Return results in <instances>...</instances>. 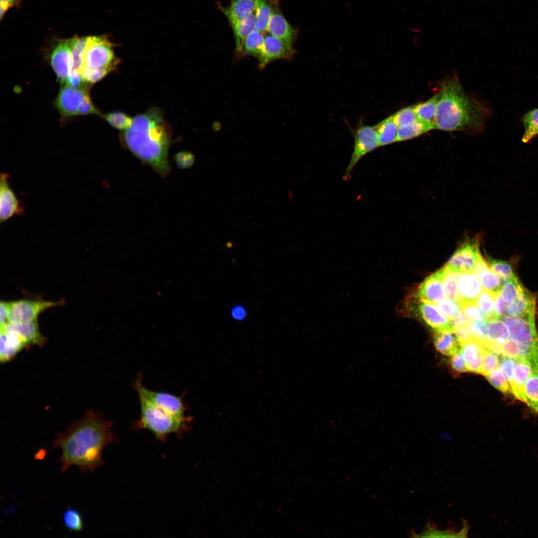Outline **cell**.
<instances>
[{
    "label": "cell",
    "mask_w": 538,
    "mask_h": 538,
    "mask_svg": "<svg viewBox=\"0 0 538 538\" xmlns=\"http://www.w3.org/2000/svg\"><path fill=\"white\" fill-rule=\"evenodd\" d=\"M489 382L504 394L513 395L512 390L506 376L499 367L486 376Z\"/></svg>",
    "instance_id": "b9f144b4"
},
{
    "label": "cell",
    "mask_w": 538,
    "mask_h": 538,
    "mask_svg": "<svg viewBox=\"0 0 538 538\" xmlns=\"http://www.w3.org/2000/svg\"><path fill=\"white\" fill-rule=\"evenodd\" d=\"M524 288L515 275L504 280L501 285L500 294L504 301L509 304L519 297Z\"/></svg>",
    "instance_id": "d590c367"
},
{
    "label": "cell",
    "mask_w": 538,
    "mask_h": 538,
    "mask_svg": "<svg viewBox=\"0 0 538 538\" xmlns=\"http://www.w3.org/2000/svg\"><path fill=\"white\" fill-rule=\"evenodd\" d=\"M354 147L352 153L343 176L344 180L350 179L352 172L361 158L380 147L375 126L361 124L353 132Z\"/></svg>",
    "instance_id": "52a82bcc"
},
{
    "label": "cell",
    "mask_w": 538,
    "mask_h": 538,
    "mask_svg": "<svg viewBox=\"0 0 538 538\" xmlns=\"http://www.w3.org/2000/svg\"><path fill=\"white\" fill-rule=\"evenodd\" d=\"M416 309L423 321L435 331L454 332L452 320L441 313L434 304L420 300Z\"/></svg>",
    "instance_id": "9a60e30c"
},
{
    "label": "cell",
    "mask_w": 538,
    "mask_h": 538,
    "mask_svg": "<svg viewBox=\"0 0 538 538\" xmlns=\"http://www.w3.org/2000/svg\"><path fill=\"white\" fill-rule=\"evenodd\" d=\"M295 53L292 45L269 33L265 36L262 52L258 58L260 69L279 59H291Z\"/></svg>",
    "instance_id": "7c38bea8"
},
{
    "label": "cell",
    "mask_w": 538,
    "mask_h": 538,
    "mask_svg": "<svg viewBox=\"0 0 538 538\" xmlns=\"http://www.w3.org/2000/svg\"><path fill=\"white\" fill-rule=\"evenodd\" d=\"M460 345L475 338L470 325H465L454 331Z\"/></svg>",
    "instance_id": "9f6ffc18"
},
{
    "label": "cell",
    "mask_w": 538,
    "mask_h": 538,
    "mask_svg": "<svg viewBox=\"0 0 538 538\" xmlns=\"http://www.w3.org/2000/svg\"><path fill=\"white\" fill-rule=\"evenodd\" d=\"M112 425L100 412L90 409L65 431L58 432L53 446L61 451L57 461L61 471L64 473L75 466L84 474L102 465L105 447L118 440Z\"/></svg>",
    "instance_id": "6da1fadb"
},
{
    "label": "cell",
    "mask_w": 538,
    "mask_h": 538,
    "mask_svg": "<svg viewBox=\"0 0 538 538\" xmlns=\"http://www.w3.org/2000/svg\"><path fill=\"white\" fill-rule=\"evenodd\" d=\"M380 147L397 141L398 126L393 115L386 118L375 125Z\"/></svg>",
    "instance_id": "4dcf8cb0"
},
{
    "label": "cell",
    "mask_w": 538,
    "mask_h": 538,
    "mask_svg": "<svg viewBox=\"0 0 538 538\" xmlns=\"http://www.w3.org/2000/svg\"><path fill=\"white\" fill-rule=\"evenodd\" d=\"M21 0H0V16L1 19L9 8L18 5Z\"/></svg>",
    "instance_id": "6125c7cd"
},
{
    "label": "cell",
    "mask_w": 538,
    "mask_h": 538,
    "mask_svg": "<svg viewBox=\"0 0 538 538\" xmlns=\"http://www.w3.org/2000/svg\"><path fill=\"white\" fill-rule=\"evenodd\" d=\"M8 322V308L7 301H1L0 303V327Z\"/></svg>",
    "instance_id": "be15d7a7"
},
{
    "label": "cell",
    "mask_w": 538,
    "mask_h": 538,
    "mask_svg": "<svg viewBox=\"0 0 538 538\" xmlns=\"http://www.w3.org/2000/svg\"><path fill=\"white\" fill-rule=\"evenodd\" d=\"M230 4L224 7L219 4L221 11L228 21L242 18L256 11L258 0H230Z\"/></svg>",
    "instance_id": "4316f807"
},
{
    "label": "cell",
    "mask_w": 538,
    "mask_h": 538,
    "mask_svg": "<svg viewBox=\"0 0 538 538\" xmlns=\"http://www.w3.org/2000/svg\"><path fill=\"white\" fill-rule=\"evenodd\" d=\"M175 159L178 166L184 168L191 166L194 162V158L190 152H181L176 155Z\"/></svg>",
    "instance_id": "91938a15"
},
{
    "label": "cell",
    "mask_w": 538,
    "mask_h": 538,
    "mask_svg": "<svg viewBox=\"0 0 538 538\" xmlns=\"http://www.w3.org/2000/svg\"><path fill=\"white\" fill-rule=\"evenodd\" d=\"M449 363L451 369L455 373L458 374L468 371L460 348L450 355Z\"/></svg>",
    "instance_id": "db71d44e"
},
{
    "label": "cell",
    "mask_w": 538,
    "mask_h": 538,
    "mask_svg": "<svg viewBox=\"0 0 538 538\" xmlns=\"http://www.w3.org/2000/svg\"><path fill=\"white\" fill-rule=\"evenodd\" d=\"M267 32L292 46L298 34L297 29L290 25L284 17L279 4L276 6L271 15Z\"/></svg>",
    "instance_id": "2e32d148"
},
{
    "label": "cell",
    "mask_w": 538,
    "mask_h": 538,
    "mask_svg": "<svg viewBox=\"0 0 538 538\" xmlns=\"http://www.w3.org/2000/svg\"><path fill=\"white\" fill-rule=\"evenodd\" d=\"M469 529V526L466 527L462 530L455 531L454 530L441 531L436 529L433 525L428 523L424 530L417 536V537H466Z\"/></svg>",
    "instance_id": "f35d334b"
},
{
    "label": "cell",
    "mask_w": 538,
    "mask_h": 538,
    "mask_svg": "<svg viewBox=\"0 0 538 538\" xmlns=\"http://www.w3.org/2000/svg\"><path fill=\"white\" fill-rule=\"evenodd\" d=\"M232 314L235 319H243L245 315V311L241 307H236L232 310Z\"/></svg>",
    "instance_id": "e7e4bbea"
},
{
    "label": "cell",
    "mask_w": 538,
    "mask_h": 538,
    "mask_svg": "<svg viewBox=\"0 0 538 538\" xmlns=\"http://www.w3.org/2000/svg\"><path fill=\"white\" fill-rule=\"evenodd\" d=\"M434 304L451 320L456 317L462 310L459 303L449 298L443 299Z\"/></svg>",
    "instance_id": "c3c4849f"
},
{
    "label": "cell",
    "mask_w": 538,
    "mask_h": 538,
    "mask_svg": "<svg viewBox=\"0 0 538 538\" xmlns=\"http://www.w3.org/2000/svg\"><path fill=\"white\" fill-rule=\"evenodd\" d=\"M137 395L140 416L134 423L135 429H147L161 442L165 441L171 434L180 436L188 430L191 417L181 418L174 416L155 405L143 396Z\"/></svg>",
    "instance_id": "277c9868"
},
{
    "label": "cell",
    "mask_w": 538,
    "mask_h": 538,
    "mask_svg": "<svg viewBox=\"0 0 538 538\" xmlns=\"http://www.w3.org/2000/svg\"><path fill=\"white\" fill-rule=\"evenodd\" d=\"M497 294L483 289L476 300L477 306L488 319L493 318L494 304Z\"/></svg>",
    "instance_id": "60d3db41"
},
{
    "label": "cell",
    "mask_w": 538,
    "mask_h": 538,
    "mask_svg": "<svg viewBox=\"0 0 538 538\" xmlns=\"http://www.w3.org/2000/svg\"><path fill=\"white\" fill-rule=\"evenodd\" d=\"M478 239H467L457 248L445 265L458 272L474 271L482 257Z\"/></svg>",
    "instance_id": "30bf717a"
},
{
    "label": "cell",
    "mask_w": 538,
    "mask_h": 538,
    "mask_svg": "<svg viewBox=\"0 0 538 538\" xmlns=\"http://www.w3.org/2000/svg\"><path fill=\"white\" fill-rule=\"evenodd\" d=\"M462 310L472 321L487 320V317L481 311L476 301L460 304Z\"/></svg>",
    "instance_id": "f907efd6"
},
{
    "label": "cell",
    "mask_w": 538,
    "mask_h": 538,
    "mask_svg": "<svg viewBox=\"0 0 538 538\" xmlns=\"http://www.w3.org/2000/svg\"><path fill=\"white\" fill-rule=\"evenodd\" d=\"M470 327L475 338L481 341L484 345L488 338L487 320L472 321L470 324Z\"/></svg>",
    "instance_id": "f5cc1de1"
},
{
    "label": "cell",
    "mask_w": 538,
    "mask_h": 538,
    "mask_svg": "<svg viewBox=\"0 0 538 538\" xmlns=\"http://www.w3.org/2000/svg\"><path fill=\"white\" fill-rule=\"evenodd\" d=\"M536 298L525 288L519 297L507 305L506 315L513 317L535 316Z\"/></svg>",
    "instance_id": "7402d4cb"
},
{
    "label": "cell",
    "mask_w": 538,
    "mask_h": 538,
    "mask_svg": "<svg viewBox=\"0 0 538 538\" xmlns=\"http://www.w3.org/2000/svg\"><path fill=\"white\" fill-rule=\"evenodd\" d=\"M113 70L108 68H90L83 66L79 72L86 83L94 84L102 80Z\"/></svg>",
    "instance_id": "f6af8a7d"
},
{
    "label": "cell",
    "mask_w": 538,
    "mask_h": 538,
    "mask_svg": "<svg viewBox=\"0 0 538 538\" xmlns=\"http://www.w3.org/2000/svg\"><path fill=\"white\" fill-rule=\"evenodd\" d=\"M104 118L113 127L124 131L131 125L133 118L121 112H114L104 115Z\"/></svg>",
    "instance_id": "7bdbcfd3"
},
{
    "label": "cell",
    "mask_w": 538,
    "mask_h": 538,
    "mask_svg": "<svg viewBox=\"0 0 538 538\" xmlns=\"http://www.w3.org/2000/svg\"><path fill=\"white\" fill-rule=\"evenodd\" d=\"M278 0H258L256 9V29L263 33L267 31L269 23Z\"/></svg>",
    "instance_id": "83f0119b"
},
{
    "label": "cell",
    "mask_w": 538,
    "mask_h": 538,
    "mask_svg": "<svg viewBox=\"0 0 538 538\" xmlns=\"http://www.w3.org/2000/svg\"><path fill=\"white\" fill-rule=\"evenodd\" d=\"M84 82H86L83 79L80 72L72 69L64 84L75 87L87 89L83 85Z\"/></svg>",
    "instance_id": "680465c9"
},
{
    "label": "cell",
    "mask_w": 538,
    "mask_h": 538,
    "mask_svg": "<svg viewBox=\"0 0 538 538\" xmlns=\"http://www.w3.org/2000/svg\"><path fill=\"white\" fill-rule=\"evenodd\" d=\"M87 93V89L63 84L55 100L56 107L63 116L77 115L80 104Z\"/></svg>",
    "instance_id": "5bb4252c"
},
{
    "label": "cell",
    "mask_w": 538,
    "mask_h": 538,
    "mask_svg": "<svg viewBox=\"0 0 538 538\" xmlns=\"http://www.w3.org/2000/svg\"><path fill=\"white\" fill-rule=\"evenodd\" d=\"M49 60L58 80L64 84L73 69L70 39L58 40L50 52Z\"/></svg>",
    "instance_id": "8fae6325"
},
{
    "label": "cell",
    "mask_w": 538,
    "mask_h": 538,
    "mask_svg": "<svg viewBox=\"0 0 538 538\" xmlns=\"http://www.w3.org/2000/svg\"><path fill=\"white\" fill-rule=\"evenodd\" d=\"M487 321L488 338L484 346L498 354L500 346L509 339L508 328L502 319L491 318Z\"/></svg>",
    "instance_id": "603a6c76"
},
{
    "label": "cell",
    "mask_w": 538,
    "mask_h": 538,
    "mask_svg": "<svg viewBox=\"0 0 538 538\" xmlns=\"http://www.w3.org/2000/svg\"><path fill=\"white\" fill-rule=\"evenodd\" d=\"M488 263L492 270L503 280H506L515 275L512 266L507 261L489 259Z\"/></svg>",
    "instance_id": "ee69618b"
},
{
    "label": "cell",
    "mask_w": 538,
    "mask_h": 538,
    "mask_svg": "<svg viewBox=\"0 0 538 538\" xmlns=\"http://www.w3.org/2000/svg\"><path fill=\"white\" fill-rule=\"evenodd\" d=\"M516 359L503 356L500 360L499 368L506 376L512 390L514 384V373Z\"/></svg>",
    "instance_id": "816d5d0a"
},
{
    "label": "cell",
    "mask_w": 538,
    "mask_h": 538,
    "mask_svg": "<svg viewBox=\"0 0 538 538\" xmlns=\"http://www.w3.org/2000/svg\"><path fill=\"white\" fill-rule=\"evenodd\" d=\"M521 347L517 342L509 339L500 346L498 354L515 359L520 358Z\"/></svg>",
    "instance_id": "681fc988"
},
{
    "label": "cell",
    "mask_w": 538,
    "mask_h": 538,
    "mask_svg": "<svg viewBox=\"0 0 538 538\" xmlns=\"http://www.w3.org/2000/svg\"><path fill=\"white\" fill-rule=\"evenodd\" d=\"M434 346L443 355L450 356L460 348L455 334L451 331H435Z\"/></svg>",
    "instance_id": "f546056e"
},
{
    "label": "cell",
    "mask_w": 538,
    "mask_h": 538,
    "mask_svg": "<svg viewBox=\"0 0 538 538\" xmlns=\"http://www.w3.org/2000/svg\"><path fill=\"white\" fill-rule=\"evenodd\" d=\"M26 346L25 342L15 333L5 327L0 328L1 362L9 361Z\"/></svg>",
    "instance_id": "cb8c5ba5"
},
{
    "label": "cell",
    "mask_w": 538,
    "mask_h": 538,
    "mask_svg": "<svg viewBox=\"0 0 538 538\" xmlns=\"http://www.w3.org/2000/svg\"><path fill=\"white\" fill-rule=\"evenodd\" d=\"M525 132L522 141L527 143L538 136V108L526 113L523 118Z\"/></svg>",
    "instance_id": "8d00e7d4"
},
{
    "label": "cell",
    "mask_w": 538,
    "mask_h": 538,
    "mask_svg": "<svg viewBox=\"0 0 538 538\" xmlns=\"http://www.w3.org/2000/svg\"><path fill=\"white\" fill-rule=\"evenodd\" d=\"M501 359L499 354L486 348L481 366L480 374L486 376L499 367Z\"/></svg>",
    "instance_id": "bcb514c9"
},
{
    "label": "cell",
    "mask_w": 538,
    "mask_h": 538,
    "mask_svg": "<svg viewBox=\"0 0 538 538\" xmlns=\"http://www.w3.org/2000/svg\"><path fill=\"white\" fill-rule=\"evenodd\" d=\"M88 39L77 36L70 38L73 69L79 72L83 66Z\"/></svg>",
    "instance_id": "e575fe53"
},
{
    "label": "cell",
    "mask_w": 538,
    "mask_h": 538,
    "mask_svg": "<svg viewBox=\"0 0 538 538\" xmlns=\"http://www.w3.org/2000/svg\"><path fill=\"white\" fill-rule=\"evenodd\" d=\"M234 36L236 55H243L245 42L249 34L256 29V11L245 17L229 21Z\"/></svg>",
    "instance_id": "ffe728a7"
},
{
    "label": "cell",
    "mask_w": 538,
    "mask_h": 538,
    "mask_svg": "<svg viewBox=\"0 0 538 538\" xmlns=\"http://www.w3.org/2000/svg\"><path fill=\"white\" fill-rule=\"evenodd\" d=\"M457 285L460 305L476 301L483 290L480 280L473 271L459 272Z\"/></svg>",
    "instance_id": "e0dca14e"
},
{
    "label": "cell",
    "mask_w": 538,
    "mask_h": 538,
    "mask_svg": "<svg viewBox=\"0 0 538 538\" xmlns=\"http://www.w3.org/2000/svg\"><path fill=\"white\" fill-rule=\"evenodd\" d=\"M525 403L538 414V363L534 364L532 372L524 387Z\"/></svg>",
    "instance_id": "d6a6232c"
},
{
    "label": "cell",
    "mask_w": 538,
    "mask_h": 538,
    "mask_svg": "<svg viewBox=\"0 0 538 538\" xmlns=\"http://www.w3.org/2000/svg\"><path fill=\"white\" fill-rule=\"evenodd\" d=\"M392 115L398 127L409 124L417 119L414 105L404 108Z\"/></svg>",
    "instance_id": "7dc6e473"
},
{
    "label": "cell",
    "mask_w": 538,
    "mask_h": 538,
    "mask_svg": "<svg viewBox=\"0 0 538 538\" xmlns=\"http://www.w3.org/2000/svg\"><path fill=\"white\" fill-rule=\"evenodd\" d=\"M89 114L100 115L99 111L92 103L88 93L86 94L80 104L77 111V115Z\"/></svg>",
    "instance_id": "11a10c76"
},
{
    "label": "cell",
    "mask_w": 538,
    "mask_h": 538,
    "mask_svg": "<svg viewBox=\"0 0 538 538\" xmlns=\"http://www.w3.org/2000/svg\"><path fill=\"white\" fill-rule=\"evenodd\" d=\"M64 527L71 532H79L84 528L83 518L78 511L73 508L67 509L63 513Z\"/></svg>",
    "instance_id": "ab89813d"
},
{
    "label": "cell",
    "mask_w": 538,
    "mask_h": 538,
    "mask_svg": "<svg viewBox=\"0 0 538 538\" xmlns=\"http://www.w3.org/2000/svg\"><path fill=\"white\" fill-rule=\"evenodd\" d=\"M264 40V33L255 29L249 34L245 42L244 53L258 59L263 50Z\"/></svg>",
    "instance_id": "74e56055"
},
{
    "label": "cell",
    "mask_w": 538,
    "mask_h": 538,
    "mask_svg": "<svg viewBox=\"0 0 538 538\" xmlns=\"http://www.w3.org/2000/svg\"><path fill=\"white\" fill-rule=\"evenodd\" d=\"M440 92H438L427 101L414 105L415 112L418 120L431 124L435 127V117Z\"/></svg>",
    "instance_id": "1f68e13d"
},
{
    "label": "cell",
    "mask_w": 538,
    "mask_h": 538,
    "mask_svg": "<svg viewBox=\"0 0 538 538\" xmlns=\"http://www.w3.org/2000/svg\"><path fill=\"white\" fill-rule=\"evenodd\" d=\"M133 387L137 395L143 396L158 407L179 417H187L185 413L187 407L182 396H176L168 393L155 392L148 389L142 383L141 375L137 376L133 383Z\"/></svg>",
    "instance_id": "ba28073f"
},
{
    "label": "cell",
    "mask_w": 538,
    "mask_h": 538,
    "mask_svg": "<svg viewBox=\"0 0 538 538\" xmlns=\"http://www.w3.org/2000/svg\"><path fill=\"white\" fill-rule=\"evenodd\" d=\"M454 331L459 327L470 325L472 321L461 310L458 315L452 320Z\"/></svg>",
    "instance_id": "94428289"
},
{
    "label": "cell",
    "mask_w": 538,
    "mask_h": 538,
    "mask_svg": "<svg viewBox=\"0 0 538 538\" xmlns=\"http://www.w3.org/2000/svg\"><path fill=\"white\" fill-rule=\"evenodd\" d=\"M115 46L106 35L88 36L83 66L114 70L119 62L114 53Z\"/></svg>",
    "instance_id": "8992f818"
},
{
    "label": "cell",
    "mask_w": 538,
    "mask_h": 538,
    "mask_svg": "<svg viewBox=\"0 0 538 538\" xmlns=\"http://www.w3.org/2000/svg\"><path fill=\"white\" fill-rule=\"evenodd\" d=\"M507 303L502 298L500 293H498L495 299L493 318L502 319L506 316Z\"/></svg>",
    "instance_id": "6f0895ef"
},
{
    "label": "cell",
    "mask_w": 538,
    "mask_h": 538,
    "mask_svg": "<svg viewBox=\"0 0 538 538\" xmlns=\"http://www.w3.org/2000/svg\"><path fill=\"white\" fill-rule=\"evenodd\" d=\"M63 303L61 301L25 299L7 301L8 322L20 323L37 320L38 316L44 311Z\"/></svg>",
    "instance_id": "9c48e42d"
},
{
    "label": "cell",
    "mask_w": 538,
    "mask_h": 538,
    "mask_svg": "<svg viewBox=\"0 0 538 538\" xmlns=\"http://www.w3.org/2000/svg\"><path fill=\"white\" fill-rule=\"evenodd\" d=\"M435 128L446 132L479 131L490 111L467 95L458 80L450 78L441 85Z\"/></svg>",
    "instance_id": "3957f363"
},
{
    "label": "cell",
    "mask_w": 538,
    "mask_h": 538,
    "mask_svg": "<svg viewBox=\"0 0 538 538\" xmlns=\"http://www.w3.org/2000/svg\"><path fill=\"white\" fill-rule=\"evenodd\" d=\"M5 327L15 333L25 342L29 345H43L45 339L41 334L37 321L26 322H7L0 327Z\"/></svg>",
    "instance_id": "44dd1931"
},
{
    "label": "cell",
    "mask_w": 538,
    "mask_h": 538,
    "mask_svg": "<svg viewBox=\"0 0 538 538\" xmlns=\"http://www.w3.org/2000/svg\"><path fill=\"white\" fill-rule=\"evenodd\" d=\"M534 364L528 359H516L512 392L513 395L516 398L524 403H525V384L532 372Z\"/></svg>",
    "instance_id": "d4e9b609"
},
{
    "label": "cell",
    "mask_w": 538,
    "mask_h": 538,
    "mask_svg": "<svg viewBox=\"0 0 538 538\" xmlns=\"http://www.w3.org/2000/svg\"><path fill=\"white\" fill-rule=\"evenodd\" d=\"M438 271L440 274L446 296L459 303L457 286L459 272L451 269L446 265Z\"/></svg>",
    "instance_id": "836d02e7"
},
{
    "label": "cell",
    "mask_w": 538,
    "mask_h": 538,
    "mask_svg": "<svg viewBox=\"0 0 538 538\" xmlns=\"http://www.w3.org/2000/svg\"><path fill=\"white\" fill-rule=\"evenodd\" d=\"M474 272L478 277L484 289L495 294L500 292L501 279L488 266L482 257L477 262Z\"/></svg>",
    "instance_id": "484cf974"
},
{
    "label": "cell",
    "mask_w": 538,
    "mask_h": 538,
    "mask_svg": "<svg viewBox=\"0 0 538 538\" xmlns=\"http://www.w3.org/2000/svg\"><path fill=\"white\" fill-rule=\"evenodd\" d=\"M446 295L438 270L424 279L419 285L416 295L419 300L433 304L444 299Z\"/></svg>",
    "instance_id": "ac0fdd59"
},
{
    "label": "cell",
    "mask_w": 538,
    "mask_h": 538,
    "mask_svg": "<svg viewBox=\"0 0 538 538\" xmlns=\"http://www.w3.org/2000/svg\"><path fill=\"white\" fill-rule=\"evenodd\" d=\"M122 137L128 149L156 171L162 175L169 171L167 154L170 134L159 108H151L133 118Z\"/></svg>",
    "instance_id": "7a4b0ae2"
},
{
    "label": "cell",
    "mask_w": 538,
    "mask_h": 538,
    "mask_svg": "<svg viewBox=\"0 0 538 538\" xmlns=\"http://www.w3.org/2000/svg\"><path fill=\"white\" fill-rule=\"evenodd\" d=\"M9 175L1 173L0 177V223L16 215H22L24 208L8 183Z\"/></svg>",
    "instance_id": "4fadbf2b"
},
{
    "label": "cell",
    "mask_w": 538,
    "mask_h": 538,
    "mask_svg": "<svg viewBox=\"0 0 538 538\" xmlns=\"http://www.w3.org/2000/svg\"><path fill=\"white\" fill-rule=\"evenodd\" d=\"M502 320L509 332V337L521 347L519 359H526L532 363L538 362V335L535 316L513 317L505 316Z\"/></svg>",
    "instance_id": "5b68a950"
},
{
    "label": "cell",
    "mask_w": 538,
    "mask_h": 538,
    "mask_svg": "<svg viewBox=\"0 0 538 538\" xmlns=\"http://www.w3.org/2000/svg\"><path fill=\"white\" fill-rule=\"evenodd\" d=\"M434 129L433 125L417 119L409 124L398 127L397 141L412 139Z\"/></svg>",
    "instance_id": "f1b7e54d"
},
{
    "label": "cell",
    "mask_w": 538,
    "mask_h": 538,
    "mask_svg": "<svg viewBox=\"0 0 538 538\" xmlns=\"http://www.w3.org/2000/svg\"><path fill=\"white\" fill-rule=\"evenodd\" d=\"M486 348L475 338L460 345V350L468 371L480 374Z\"/></svg>",
    "instance_id": "d6986e66"
}]
</instances>
